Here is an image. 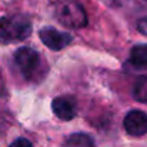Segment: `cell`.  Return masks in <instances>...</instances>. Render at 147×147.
<instances>
[{
	"instance_id": "1",
	"label": "cell",
	"mask_w": 147,
	"mask_h": 147,
	"mask_svg": "<svg viewBox=\"0 0 147 147\" xmlns=\"http://www.w3.org/2000/svg\"><path fill=\"white\" fill-rule=\"evenodd\" d=\"M14 63L22 76L32 83L43 80L47 73L45 59L32 47H20L14 53Z\"/></svg>"
},
{
	"instance_id": "2",
	"label": "cell",
	"mask_w": 147,
	"mask_h": 147,
	"mask_svg": "<svg viewBox=\"0 0 147 147\" xmlns=\"http://www.w3.org/2000/svg\"><path fill=\"white\" fill-rule=\"evenodd\" d=\"M53 14L69 29H82L87 24V14L76 0H59L53 7Z\"/></svg>"
},
{
	"instance_id": "3",
	"label": "cell",
	"mask_w": 147,
	"mask_h": 147,
	"mask_svg": "<svg viewBox=\"0 0 147 147\" xmlns=\"http://www.w3.org/2000/svg\"><path fill=\"white\" fill-rule=\"evenodd\" d=\"M32 33V22L29 17L16 14L0 19V42L13 43L22 42Z\"/></svg>"
},
{
	"instance_id": "4",
	"label": "cell",
	"mask_w": 147,
	"mask_h": 147,
	"mask_svg": "<svg viewBox=\"0 0 147 147\" xmlns=\"http://www.w3.org/2000/svg\"><path fill=\"white\" fill-rule=\"evenodd\" d=\"M39 36H40V40L43 42V45L46 47H49L50 50H54V51L63 50L64 47H67L71 43V40H73L70 33L59 32L57 29H54L51 26L42 27V30L39 32Z\"/></svg>"
},
{
	"instance_id": "5",
	"label": "cell",
	"mask_w": 147,
	"mask_h": 147,
	"mask_svg": "<svg viewBox=\"0 0 147 147\" xmlns=\"http://www.w3.org/2000/svg\"><path fill=\"white\" fill-rule=\"evenodd\" d=\"M123 126L130 136H144L147 133V114L142 110H131L126 114Z\"/></svg>"
},
{
	"instance_id": "6",
	"label": "cell",
	"mask_w": 147,
	"mask_h": 147,
	"mask_svg": "<svg viewBox=\"0 0 147 147\" xmlns=\"http://www.w3.org/2000/svg\"><path fill=\"white\" fill-rule=\"evenodd\" d=\"M51 109H53V113L64 120V121H69L71 119L76 117V113H77V107H76V101L73 97H66V96H61V97H56L51 103Z\"/></svg>"
},
{
	"instance_id": "7",
	"label": "cell",
	"mask_w": 147,
	"mask_h": 147,
	"mask_svg": "<svg viewBox=\"0 0 147 147\" xmlns=\"http://www.w3.org/2000/svg\"><path fill=\"white\" fill-rule=\"evenodd\" d=\"M129 63L136 69H147V45H137L130 51Z\"/></svg>"
},
{
	"instance_id": "8",
	"label": "cell",
	"mask_w": 147,
	"mask_h": 147,
	"mask_svg": "<svg viewBox=\"0 0 147 147\" xmlns=\"http://www.w3.org/2000/svg\"><path fill=\"white\" fill-rule=\"evenodd\" d=\"M63 147H94V142L86 133H74L66 140Z\"/></svg>"
},
{
	"instance_id": "9",
	"label": "cell",
	"mask_w": 147,
	"mask_h": 147,
	"mask_svg": "<svg viewBox=\"0 0 147 147\" xmlns=\"http://www.w3.org/2000/svg\"><path fill=\"white\" fill-rule=\"evenodd\" d=\"M133 96L140 103H147V76L140 77L133 89Z\"/></svg>"
},
{
	"instance_id": "10",
	"label": "cell",
	"mask_w": 147,
	"mask_h": 147,
	"mask_svg": "<svg viewBox=\"0 0 147 147\" xmlns=\"http://www.w3.org/2000/svg\"><path fill=\"white\" fill-rule=\"evenodd\" d=\"M116 4L121 9H127L130 11H139L147 9V0H114Z\"/></svg>"
},
{
	"instance_id": "11",
	"label": "cell",
	"mask_w": 147,
	"mask_h": 147,
	"mask_svg": "<svg viewBox=\"0 0 147 147\" xmlns=\"http://www.w3.org/2000/svg\"><path fill=\"white\" fill-rule=\"evenodd\" d=\"M9 147H33V146H32V143H30L27 139L20 137V139H16Z\"/></svg>"
},
{
	"instance_id": "12",
	"label": "cell",
	"mask_w": 147,
	"mask_h": 147,
	"mask_svg": "<svg viewBox=\"0 0 147 147\" xmlns=\"http://www.w3.org/2000/svg\"><path fill=\"white\" fill-rule=\"evenodd\" d=\"M137 30H139L142 34L147 36V17L139 20V23H137Z\"/></svg>"
},
{
	"instance_id": "13",
	"label": "cell",
	"mask_w": 147,
	"mask_h": 147,
	"mask_svg": "<svg viewBox=\"0 0 147 147\" xmlns=\"http://www.w3.org/2000/svg\"><path fill=\"white\" fill-rule=\"evenodd\" d=\"M4 94V80H3V76H1V71H0V96Z\"/></svg>"
}]
</instances>
